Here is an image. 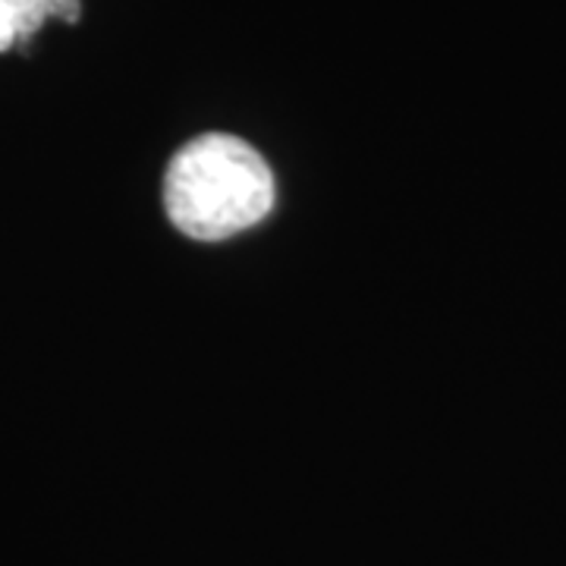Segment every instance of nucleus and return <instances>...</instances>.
<instances>
[{
  "instance_id": "nucleus-1",
  "label": "nucleus",
  "mask_w": 566,
  "mask_h": 566,
  "mask_svg": "<svg viewBox=\"0 0 566 566\" xmlns=\"http://www.w3.org/2000/svg\"><path fill=\"white\" fill-rule=\"evenodd\" d=\"M164 214L189 243L218 245L271 218L277 177L262 151L233 133H202L164 167Z\"/></svg>"
},
{
  "instance_id": "nucleus-2",
  "label": "nucleus",
  "mask_w": 566,
  "mask_h": 566,
  "mask_svg": "<svg viewBox=\"0 0 566 566\" xmlns=\"http://www.w3.org/2000/svg\"><path fill=\"white\" fill-rule=\"evenodd\" d=\"M82 0H0V54L25 48L48 22H80Z\"/></svg>"
}]
</instances>
